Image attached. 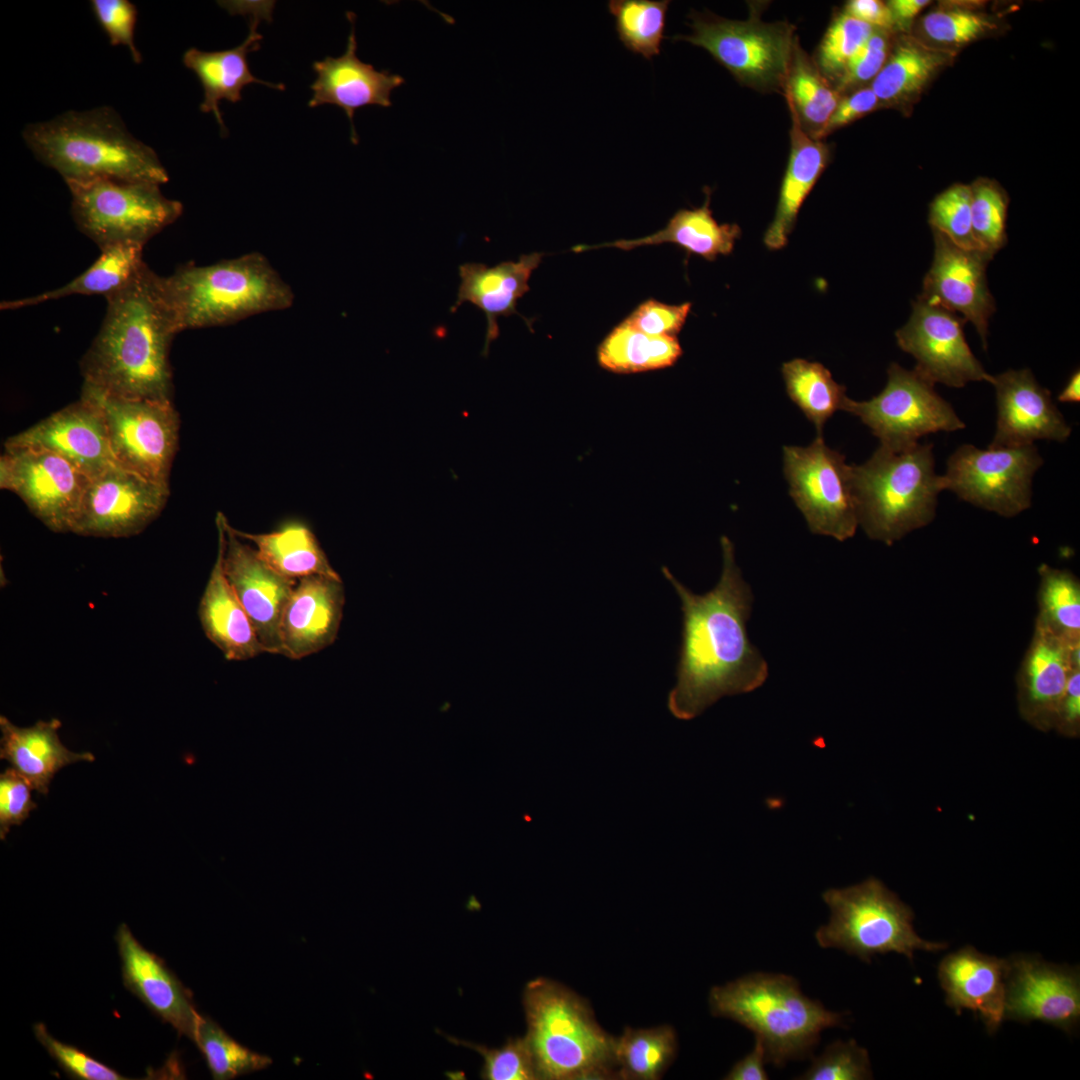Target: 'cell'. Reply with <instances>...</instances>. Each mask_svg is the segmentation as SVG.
Returning <instances> with one entry per match:
<instances>
[{
  "mask_svg": "<svg viewBox=\"0 0 1080 1080\" xmlns=\"http://www.w3.org/2000/svg\"><path fill=\"white\" fill-rule=\"evenodd\" d=\"M721 547L719 581L704 594H695L662 567L681 602L677 681L667 700L670 713L681 720L699 716L724 696L752 692L768 677V664L747 633L754 599L751 587L726 536L721 537Z\"/></svg>",
  "mask_w": 1080,
  "mask_h": 1080,
  "instance_id": "1",
  "label": "cell"
},
{
  "mask_svg": "<svg viewBox=\"0 0 1080 1080\" xmlns=\"http://www.w3.org/2000/svg\"><path fill=\"white\" fill-rule=\"evenodd\" d=\"M105 299L100 329L80 362L83 385L120 399L172 401L169 353L179 331L162 276L145 264Z\"/></svg>",
  "mask_w": 1080,
  "mask_h": 1080,
  "instance_id": "2",
  "label": "cell"
},
{
  "mask_svg": "<svg viewBox=\"0 0 1080 1080\" xmlns=\"http://www.w3.org/2000/svg\"><path fill=\"white\" fill-rule=\"evenodd\" d=\"M22 137L66 183L108 179L162 185L169 180L154 149L134 137L112 107L71 110L30 123Z\"/></svg>",
  "mask_w": 1080,
  "mask_h": 1080,
  "instance_id": "3",
  "label": "cell"
},
{
  "mask_svg": "<svg viewBox=\"0 0 1080 1080\" xmlns=\"http://www.w3.org/2000/svg\"><path fill=\"white\" fill-rule=\"evenodd\" d=\"M712 1015L737 1022L755 1035L766 1063L783 1067L810 1056L823 1030L842 1026L845 1014L804 995L792 976L750 973L711 988Z\"/></svg>",
  "mask_w": 1080,
  "mask_h": 1080,
  "instance_id": "4",
  "label": "cell"
},
{
  "mask_svg": "<svg viewBox=\"0 0 1080 1080\" xmlns=\"http://www.w3.org/2000/svg\"><path fill=\"white\" fill-rule=\"evenodd\" d=\"M177 329L226 326L292 306L294 293L259 252L210 265L186 263L162 276Z\"/></svg>",
  "mask_w": 1080,
  "mask_h": 1080,
  "instance_id": "5",
  "label": "cell"
},
{
  "mask_svg": "<svg viewBox=\"0 0 1080 1080\" xmlns=\"http://www.w3.org/2000/svg\"><path fill=\"white\" fill-rule=\"evenodd\" d=\"M523 1006L539 1079L618 1078L616 1037L601 1028L584 998L542 977L527 983Z\"/></svg>",
  "mask_w": 1080,
  "mask_h": 1080,
  "instance_id": "6",
  "label": "cell"
},
{
  "mask_svg": "<svg viewBox=\"0 0 1080 1080\" xmlns=\"http://www.w3.org/2000/svg\"><path fill=\"white\" fill-rule=\"evenodd\" d=\"M858 523L866 534L892 544L928 524L944 489L935 472L932 444L891 451L880 446L861 465H851Z\"/></svg>",
  "mask_w": 1080,
  "mask_h": 1080,
  "instance_id": "7",
  "label": "cell"
},
{
  "mask_svg": "<svg viewBox=\"0 0 1080 1080\" xmlns=\"http://www.w3.org/2000/svg\"><path fill=\"white\" fill-rule=\"evenodd\" d=\"M822 898L831 915L828 924L815 932L821 948L841 949L869 963L877 954L895 952L912 961L917 950L936 952L947 947L918 936L911 908L877 878L828 889Z\"/></svg>",
  "mask_w": 1080,
  "mask_h": 1080,
  "instance_id": "8",
  "label": "cell"
},
{
  "mask_svg": "<svg viewBox=\"0 0 1080 1080\" xmlns=\"http://www.w3.org/2000/svg\"><path fill=\"white\" fill-rule=\"evenodd\" d=\"M66 184L76 226L99 249L145 246L183 212L182 203L165 197L156 183L97 179Z\"/></svg>",
  "mask_w": 1080,
  "mask_h": 1080,
  "instance_id": "9",
  "label": "cell"
},
{
  "mask_svg": "<svg viewBox=\"0 0 1080 1080\" xmlns=\"http://www.w3.org/2000/svg\"><path fill=\"white\" fill-rule=\"evenodd\" d=\"M689 19L692 32L673 40L705 49L743 85L784 90L795 41L793 26L766 23L754 15L731 20L710 12L693 11Z\"/></svg>",
  "mask_w": 1080,
  "mask_h": 1080,
  "instance_id": "10",
  "label": "cell"
},
{
  "mask_svg": "<svg viewBox=\"0 0 1080 1080\" xmlns=\"http://www.w3.org/2000/svg\"><path fill=\"white\" fill-rule=\"evenodd\" d=\"M887 373V384L877 396L867 401L847 398L843 408L870 428L880 446L903 451L927 434L965 427L950 403L935 391L934 383L917 370L892 363Z\"/></svg>",
  "mask_w": 1080,
  "mask_h": 1080,
  "instance_id": "11",
  "label": "cell"
},
{
  "mask_svg": "<svg viewBox=\"0 0 1080 1080\" xmlns=\"http://www.w3.org/2000/svg\"><path fill=\"white\" fill-rule=\"evenodd\" d=\"M81 396L99 407L116 463L147 480L169 486L180 428L172 401L120 399L85 385Z\"/></svg>",
  "mask_w": 1080,
  "mask_h": 1080,
  "instance_id": "12",
  "label": "cell"
},
{
  "mask_svg": "<svg viewBox=\"0 0 1080 1080\" xmlns=\"http://www.w3.org/2000/svg\"><path fill=\"white\" fill-rule=\"evenodd\" d=\"M789 493L809 530L838 541L851 538L858 526L851 465L828 447L822 436L806 447H783Z\"/></svg>",
  "mask_w": 1080,
  "mask_h": 1080,
  "instance_id": "13",
  "label": "cell"
},
{
  "mask_svg": "<svg viewBox=\"0 0 1080 1080\" xmlns=\"http://www.w3.org/2000/svg\"><path fill=\"white\" fill-rule=\"evenodd\" d=\"M1042 464L1034 444L986 450L965 444L948 459L944 489L978 507L1014 516L1029 508L1032 479Z\"/></svg>",
  "mask_w": 1080,
  "mask_h": 1080,
  "instance_id": "14",
  "label": "cell"
},
{
  "mask_svg": "<svg viewBox=\"0 0 1080 1080\" xmlns=\"http://www.w3.org/2000/svg\"><path fill=\"white\" fill-rule=\"evenodd\" d=\"M89 478L58 454L5 446L0 487L18 495L54 532H72Z\"/></svg>",
  "mask_w": 1080,
  "mask_h": 1080,
  "instance_id": "15",
  "label": "cell"
},
{
  "mask_svg": "<svg viewBox=\"0 0 1080 1080\" xmlns=\"http://www.w3.org/2000/svg\"><path fill=\"white\" fill-rule=\"evenodd\" d=\"M169 493V486L113 465L89 478L72 533L104 538L139 534L159 516Z\"/></svg>",
  "mask_w": 1080,
  "mask_h": 1080,
  "instance_id": "16",
  "label": "cell"
},
{
  "mask_svg": "<svg viewBox=\"0 0 1080 1080\" xmlns=\"http://www.w3.org/2000/svg\"><path fill=\"white\" fill-rule=\"evenodd\" d=\"M965 319L918 296L912 314L896 332L897 344L916 359L915 370L932 383L963 387L989 375L972 353L963 332Z\"/></svg>",
  "mask_w": 1080,
  "mask_h": 1080,
  "instance_id": "17",
  "label": "cell"
},
{
  "mask_svg": "<svg viewBox=\"0 0 1080 1080\" xmlns=\"http://www.w3.org/2000/svg\"><path fill=\"white\" fill-rule=\"evenodd\" d=\"M224 574L248 614L265 653L282 655L280 622L297 580L268 566L240 538L227 518L216 516Z\"/></svg>",
  "mask_w": 1080,
  "mask_h": 1080,
  "instance_id": "18",
  "label": "cell"
},
{
  "mask_svg": "<svg viewBox=\"0 0 1080 1080\" xmlns=\"http://www.w3.org/2000/svg\"><path fill=\"white\" fill-rule=\"evenodd\" d=\"M1004 1020L1041 1021L1071 1034L1080 1020L1078 967L1031 954L1007 958Z\"/></svg>",
  "mask_w": 1080,
  "mask_h": 1080,
  "instance_id": "19",
  "label": "cell"
},
{
  "mask_svg": "<svg viewBox=\"0 0 1080 1080\" xmlns=\"http://www.w3.org/2000/svg\"><path fill=\"white\" fill-rule=\"evenodd\" d=\"M932 231L933 261L919 296L959 312L975 326L986 350L989 319L996 310L986 276L993 257L983 251L960 248L939 231Z\"/></svg>",
  "mask_w": 1080,
  "mask_h": 1080,
  "instance_id": "20",
  "label": "cell"
},
{
  "mask_svg": "<svg viewBox=\"0 0 1080 1080\" xmlns=\"http://www.w3.org/2000/svg\"><path fill=\"white\" fill-rule=\"evenodd\" d=\"M5 446L49 450L63 457L88 478L118 465L99 407L83 396L10 437Z\"/></svg>",
  "mask_w": 1080,
  "mask_h": 1080,
  "instance_id": "21",
  "label": "cell"
},
{
  "mask_svg": "<svg viewBox=\"0 0 1080 1080\" xmlns=\"http://www.w3.org/2000/svg\"><path fill=\"white\" fill-rule=\"evenodd\" d=\"M995 387L996 431L988 448L1032 445L1036 440L1063 442L1071 427L1029 369L1007 370L992 376Z\"/></svg>",
  "mask_w": 1080,
  "mask_h": 1080,
  "instance_id": "22",
  "label": "cell"
},
{
  "mask_svg": "<svg viewBox=\"0 0 1080 1080\" xmlns=\"http://www.w3.org/2000/svg\"><path fill=\"white\" fill-rule=\"evenodd\" d=\"M344 604L341 577L312 575L297 580L280 622L282 656L299 660L332 645Z\"/></svg>",
  "mask_w": 1080,
  "mask_h": 1080,
  "instance_id": "23",
  "label": "cell"
},
{
  "mask_svg": "<svg viewBox=\"0 0 1080 1080\" xmlns=\"http://www.w3.org/2000/svg\"><path fill=\"white\" fill-rule=\"evenodd\" d=\"M351 23L345 53L337 58L326 57L313 63L316 79L310 89L313 95L308 102L310 108L323 104H333L343 109L351 125V142L358 144L359 138L353 124L355 110L367 105L390 107L392 91L405 80L402 76L388 70L378 71L371 64L362 62L356 55L355 14L347 12Z\"/></svg>",
  "mask_w": 1080,
  "mask_h": 1080,
  "instance_id": "24",
  "label": "cell"
},
{
  "mask_svg": "<svg viewBox=\"0 0 1080 1080\" xmlns=\"http://www.w3.org/2000/svg\"><path fill=\"white\" fill-rule=\"evenodd\" d=\"M123 982L151 1011L193 1040L201 1017L189 994L165 963L138 942L126 924L116 933Z\"/></svg>",
  "mask_w": 1080,
  "mask_h": 1080,
  "instance_id": "25",
  "label": "cell"
},
{
  "mask_svg": "<svg viewBox=\"0 0 1080 1080\" xmlns=\"http://www.w3.org/2000/svg\"><path fill=\"white\" fill-rule=\"evenodd\" d=\"M1006 959L983 954L972 946L946 955L938 966V979L946 1004L961 1012L978 1014L994 1034L1004 1021Z\"/></svg>",
  "mask_w": 1080,
  "mask_h": 1080,
  "instance_id": "26",
  "label": "cell"
},
{
  "mask_svg": "<svg viewBox=\"0 0 1080 1080\" xmlns=\"http://www.w3.org/2000/svg\"><path fill=\"white\" fill-rule=\"evenodd\" d=\"M543 256V253L533 252L521 255L517 261H504L492 267L483 263L459 266L461 282L450 311L456 312L463 303L469 302L484 312L487 325L483 356H488L490 344L500 334L497 319L519 314L517 302L530 290L529 279Z\"/></svg>",
  "mask_w": 1080,
  "mask_h": 1080,
  "instance_id": "27",
  "label": "cell"
},
{
  "mask_svg": "<svg viewBox=\"0 0 1080 1080\" xmlns=\"http://www.w3.org/2000/svg\"><path fill=\"white\" fill-rule=\"evenodd\" d=\"M1070 642L1038 625L1021 679L1020 706L1023 715L1036 726L1055 724L1071 673L1079 667L1072 661Z\"/></svg>",
  "mask_w": 1080,
  "mask_h": 1080,
  "instance_id": "28",
  "label": "cell"
},
{
  "mask_svg": "<svg viewBox=\"0 0 1080 1080\" xmlns=\"http://www.w3.org/2000/svg\"><path fill=\"white\" fill-rule=\"evenodd\" d=\"M61 721L53 718L38 721L30 727H18L4 715L0 716V758L8 761L31 785L33 790L47 795L54 775L63 767L79 762H91L90 752L76 753L60 741Z\"/></svg>",
  "mask_w": 1080,
  "mask_h": 1080,
  "instance_id": "29",
  "label": "cell"
},
{
  "mask_svg": "<svg viewBox=\"0 0 1080 1080\" xmlns=\"http://www.w3.org/2000/svg\"><path fill=\"white\" fill-rule=\"evenodd\" d=\"M791 114L790 154L782 179L776 211L764 234V244L772 251L780 250L788 243L798 213L812 191L830 159L828 146L811 137L788 105Z\"/></svg>",
  "mask_w": 1080,
  "mask_h": 1080,
  "instance_id": "30",
  "label": "cell"
},
{
  "mask_svg": "<svg viewBox=\"0 0 1080 1080\" xmlns=\"http://www.w3.org/2000/svg\"><path fill=\"white\" fill-rule=\"evenodd\" d=\"M258 19L257 15L253 16L247 38L237 47L220 51H202L193 47L183 54V64L196 74L203 88L200 110L213 113L222 136L228 132L219 108L222 100L239 102L242 89L253 83L285 89L281 83L274 84L256 78L249 69L247 55L260 48L259 42L262 39L256 31Z\"/></svg>",
  "mask_w": 1080,
  "mask_h": 1080,
  "instance_id": "31",
  "label": "cell"
},
{
  "mask_svg": "<svg viewBox=\"0 0 1080 1080\" xmlns=\"http://www.w3.org/2000/svg\"><path fill=\"white\" fill-rule=\"evenodd\" d=\"M204 634L229 661H245L265 653L251 620L229 584L218 548L215 563L198 605Z\"/></svg>",
  "mask_w": 1080,
  "mask_h": 1080,
  "instance_id": "32",
  "label": "cell"
},
{
  "mask_svg": "<svg viewBox=\"0 0 1080 1080\" xmlns=\"http://www.w3.org/2000/svg\"><path fill=\"white\" fill-rule=\"evenodd\" d=\"M705 192L706 199L701 207L678 210L666 226L654 234L601 245H579L574 247L573 251L582 252L602 247L631 250L640 246L673 243L688 254L701 256L708 261H714L718 255H729L741 235V229L737 224L718 223L710 209V190L706 188Z\"/></svg>",
  "mask_w": 1080,
  "mask_h": 1080,
  "instance_id": "33",
  "label": "cell"
},
{
  "mask_svg": "<svg viewBox=\"0 0 1080 1080\" xmlns=\"http://www.w3.org/2000/svg\"><path fill=\"white\" fill-rule=\"evenodd\" d=\"M952 52L925 44L916 37H901L871 83L880 105L900 106L916 98L952 60Z\"/></svg>",
  "mask_w": 1080,
  "mask_h": 1080,
  "instance_id": "34",
  "label": "cell"
},
{
  "mask_svg": "<svg viewBox=\"0 0 1080 1080\" xmlns=\"http://www.w3.org/2000/svg\"><path fill=\"white\" fill-rule=\"evenodd\" d=\"M235 532L252 543L257 555L284 577L294 580L312 575L340 577L313 531L302 522H286L268 533H247L237 529Z\"/></svg>",
  "mask_w": 1080,
  "mask_h": 1080,
  "instance_id": "35",
  "label": "cell"
},
{
  "mask_svg": "<svg viewBox=\"0 0 1080 1080\" xmlns=\"http://www.w3.org/2000/svg\"><path fill=\"white\" fill-rule=\"evenodd\" d=\"M143 245L114 244L100 248L98 258L80 275L53 290L34 296L2 301L1 310H15L71 295H102L122 289L146 264Z\"/></svg>",
  "mask_w": 1080,
  "mask_h": 1080,
  "instance_id": "36",
  "label": "cell"
},
{
  "mask_svg": "<svg viewBox=\"0 0 1080 1080\" xmlns=\"http://www.w3.org/2000/svg\"><path fill=\"white\" fill-rule=\"evenodd\" d=\"M682 355L677 337L652 336L621 322L598 348L601 367L616 373H636L672 366Z\"/></svg>",
  "mask_w": 1080,
  "mask_h": 1080,
  "instance_id": "37",
  "label": "cell"
},
{
  "mask_svg": "<svg viewBox=\"0 0 1080 1080\" xmlns=\"http://www.w3.org/2000/svg\"><path fill=\"white\" fill-rule=\"evenodd\" d=\"M784 92L787 104L796 113L803 129L818 139L839 102L840 94L801 49L797 39L794 41Z\"/></svg>",
  "mask_w": 1080,
  "mask_h": 1080,
  "instance_id": "38",
  "label": "cell"
},
{
  "mask_svg": "<svg viewBox=\"0 0 1080 1080\" xmlns=\"http://www.w3.org/2000/svg\"><path fill=\"white\" fill-rule=\"evenodd\" d=\"M781 372L789 398L814 424L817 436H822L827 420L844 408L845 386L819 362L796 358L785 362Z\"/></svg>",
  "mask_w": 1080,
  "mask_h": 1080,
  "instance_id": "39",
  "label": "cell"
},
{
  "mask_svg": "<svg viewBox=\"0 0 1080 1080\" xmlns=\"http://www.w3.org/2000/svg\"><path fill=\"white\" fill-rule=\"evenodd\" d=\"M676 1052L677 1035L673 1027H626L615 1040L617 1076L626 1080H657Z\"/></svg>",
  "mask_w": 1080,
  "mask_h": 1080,
  "instance_id": "40",
  "label": "cell"
},
{
  "mask_svg": "<svg viewBox=\"0 0 1080 1080\" xmlns=\"http://www.w3.org/2000/svg\"><path fill=\"white\" fill-rule=\"evenodd\" d=\"M669 5V0L609 1V12L625 48L648 60L659 55Z\"/></svg>",
  "mask_w": 1080,
  "mask_h": 1080,
  "instance_id": "41",
  "label": "cell"
},
{
  "mask_svg": "<svg viewBox=\"0 0 1080 1080\" xmlns=\"http://www.w3.org/2000/svg\"><path fill=\"white\" fill-rule=\"evenodd\" d=\"M193 1041L216 1080H228L268 1067L272 1059L254 1052L229 1036L216 1022L201 1016Z\"/></svg>",
  "mask_w": 1080,
  "mask_h": 1080,
  "instance_id": "42",
  "label": "cell"
},
{
  "mask_svg": "<svg viewBox=\"0 0 1080 1080\" xmlns=\"http://www.w3.org/2000/svg\"><path fill=\"white\" fill-rule=\"evenodd\" d=\"M1041 621L1056 635L1079 641L1080 590L1076 579L1067 571L1042 568Z\"/></svg>",
  "mask_w": 1080,
  "mask_h": 1080,
  "instance_id": "43",
  "label": "cell"
},
{
  "mask_svg": "<svg viewBox=\"0 0 1080 1080\" xmlns=\"http://www.w3.org/2000/svg\"><path fill=\"white\" fill-rule=\"evenodd\" d=\"M971 188L973 234L981 249L991 257L1005 246L1008 197L994 181L978 179Z\"/></svg>",
  "mask_w": 1080,
  "mask_h": 1080,
  "instance_id": "44",
  "label": "cell"
},
{
  "mask_svg": "<svg viewBox=\"0 0 1080 1080\" xmlns=\"http://www.w3.org/2000/svg\"><path fill=\"white\" fill-rule=\"evenodd\" d=\"M929 223L958 247L983 251L973 234L969 185L953 184L938 194L930 204Z\"/></svg>",
  "mask_w": 1080,
  "mask_h": 1080,
  "instance_id": "45",
  "label": "cell"
},
{
  "mask_svg": "<svg viewBox=\"0 0 1080 1080\" xmlns=\"http://www.w3.org/2000/svg\"><path fill=\"white\" fill-rule=\"evenodd\" d=\"M875 28L842 12L828 27L817 51V67L826 77L839 78L851 58Z\"/></svg>",
  "mask_w": 1080,
  "mask_h": 1080,
  "instance_id": "46",
  "label": "cell"
},
{
  "mask_svg": "<svg viewBox=\"0 0 1080 1080\" xmlns=\"http://www.w3.org/2000/svg\"><path fill=\"white\" fill-rule=\"evenodd\" d=\"M993 28L985 15L965 8L937 9L921 20L926 38L942 46L968 44Z\"/></svg>",
  "mask_w": 1080,
  "mask_h": 1080,
  "instance_id": "47",
  "label": "cell"
},
{
  "mask_svg": "<svg viewBox=\"0 0 1080 1080\" xmlns=\"http://www.w3.org/2000/svg\"><path fill=\"white\" fill-rule=\"evenodd\" d=\"M450 1041L477 1051L484 1059L481 1077L487 1080H536V1069L530 1046L524 1037L510 1038L500 1048H488L458 1039Z\"/></svg>",
  "mask_w": 1080,
  "mask_h": 1080,
  "instance_id": "48",
  "label": "cell"
},
{
  "mask_svg": "<svg viewBox=\"0 0 1080 1080\" xmlns=\"http://www.w3.org/2000/svg\"><path fill=\"white\" fill-rule=\"evenodd\" d=\"M868 1051L854 1040H837L821 1055L813 1059L811 1066L800 1080H864L872 1079Z\"/></svg>",
  "mask_w": 1080,
  "mask_h": 1080,
  "instance_id": "49",
  "label": "cell"
},
{
  "mask_svg": "<svg viewBox=\"0 0 1080 1080\" xmlns=\"http://www.w3.org/2000/svg\"><path fill=\"white\" fill-rule=\"evenodd\" d=\"M33 1031L40 1044L70 1076L82 1080L128 1079L78 1048L56 1040L44 1024H35Z\"/></svg>",
  "mask_w": 1080,
  "mask_h": 1080,
  "instance_id": "50",
  "label": "cell"
},
{
  "mask_svg": "<svg viewBox=\"0 0 1080 1080\" xmlns=\"http://www.w3.org/2000/svg\"><path fill=\"white\" fill-rule=\"evenodd\" d=\"M95 18L109 38L112 46H126L133 62H142L141 52L134 41L137 22V7L128 0H92L90 1Z\"/></svg>",
  "mask_w": 1080,
  "mask_h": 1080,
  "instance_id": "51",
  "label": "cell"
},
{
  "mask_svg": "<svg viewBox=\"0 0 1080 1080\" xmlns=\"http://www.w3.org/2000/svg\"><path fill=\"white\" fill-rule=\"evenodd\" d=\"M692 304L669 305L648 299L637 306L623 322L652 336H672L682 330Z\"/></svg>",
  "mask_w": 1080,
  "mask_h": 1080,
  "instance_id": "52",
  "label": "cell"
},
{
  "mask_svg": "<svg viewBox=\"0 0 1080 1080\" xmlns=\"http://www.w3.org/2000/svg\"><path fill=\"white\" fill-rule=\"evenodd\" d=\"M32 787L13 767L0 775V838L4 840L11 826L20 825L37 805Z\"/></svg>",
  "mask_w": 1080,
  "mask_h": 1080,
  "instance_id": "53",
  "label": "cell"
},
{
  "mask_svg": "<svg viewBox=\"0 0 1080 1080\" xmlns=\"http://www.w3.org/2000/svg\"><path fill=\"white\" fill-rule=\"evenodd\" d=\"M888 50L886 35L881 30H875L837 79V92L847 91L858 84L873 80L883 67Z\"/></svg>",
  "mask_w": 1080,
  "mask_h": 1080,
  "instance_id": "54",
  "label": "cell"
},
{
  "mask_svg": "<svg viewBox=\"0 0 1080 1080\" xmlns=\"http://www.w3.org/2000/svg\"><path fill=\"white\" fill-rule=\"evenodd\" d=\"M879 105V100L871 87L860 88L849 95L840 97L836 108L820 132L818 139L822 140L835 130L872 112Z\"/></svg>",
  "mask_w": 1080,
  "mask_h": 1080,
  "instance_id": "55",
  "label": "cell"
},
{
  "mask_svg": "<svg viewBox=\"0 0 1080 1080\" xmlns=\"http://www.w3.org/2000/svg\"><path fill=\"white\" fill-rule=\"evenodd\" d=\"M1080 719V673L1075 669L1068 680L1055 725L1066 735H1075Z\"/></svg>",
  "mask_w": 1080,
  "mask_h": 1080,
  "instance_id": "56",
  "label": "cell"
},
{
  "mask_svg": "<svg viewBox=\"0 0 1080 1080\" xmlns=\"http://www.w3.org/2000/svg\"><path fill=\"white\" fill-rule=\"evenodd\" d=\"M844 13L869 24L873 28L887 30L894 28V22L887 4L879 0H852L849 1Z\"/></svg>",
  "mask_w": 1080,
  "mask_h": 1080,
  "instance_id": "57",
  "label": "cell"
},
{
  "mask_svg": "<svg viewBox=\"0 0 1080 1080\" xmlns=\"http://www.w3.org/2000/svg\"><path fill=\"white\" fill-rule=\"evenodd\" d=\"M764 1063H766L764 1047L758 1039H755L752 1051L737 1061L723 1079L767 1080L769 1077L764 1069Z\"/></svg>",
  "mask_w": 1080,
  "mask_h": 1080,
  "instance_id": "58",
  "label": "cell"
},
{
  "mask_svg": "<svg viewBox=\"0 0 1080 1080\" xmlns=\"http://www.w3.org/2000/svg\"><path fill=\"white\" fill-rule=\"evenodd\" d=\"M928 0H891L887 6L891 12L894 27L906 28L908 24L927 6Z\"/></svg>",
  "mask_w": 1080,
  "mask_h": 1080,
  "instance_id": "59",
  "label": "cell"
},
{
  "mask_svg": "<svg viewBox=\"0 0 1080 1080\" xmlns=\"http://www.w3.org/2000/svg\"><path fill=\"white\" fill-rule=\"evenodd\" d=\"M1080 373L1075 371L1069 378L1062 392L1058 395L1060 402H1079L1080 400Z\"/></svg>",
  "mask_w": 1080,
  "mask_h": 1080,
  "instance_id": "60",
  "label": "cell"
}]
</instances>
